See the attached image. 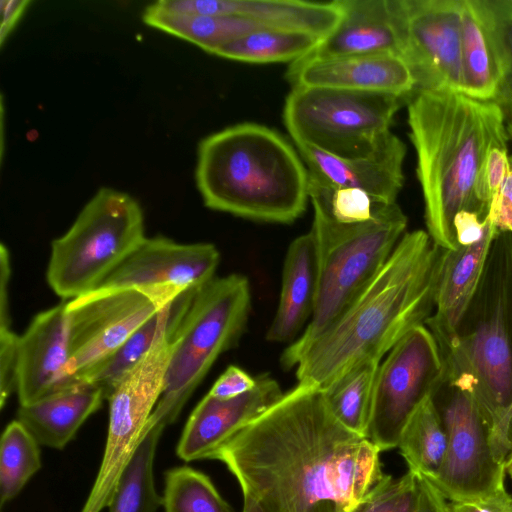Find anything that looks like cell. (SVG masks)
Wrapping results in <instances>:
<instances>
[{"mask_svg":"<svg viewBox=\"0 0 512 512\" xmlns=\"http://www.w3.org/2000/svg\"><path fill=\"white\" fill-rule=\"evenodd\" d=\"M220 252L212 243H178L156 236L144 240L99 288L196 290L215 276Z\"/></svg>","mask_w":512,"mask_h":512,"instance_id":"cell-15","label":"cell"},{"mask_svg":"<svg viewBox=\"0 0 512 512\" xmlns=\"http://www.w3.org/2000/svg\"><path fill=\"white\" fill-rule=\"evenodd\" d=\"M461 57V93L479 101L494 102L504 66L488 0H462Z\"/></svg>","mask_w":512,"mask_h":512,"instance_id":"cell-22","label":"cell"},{"mask_svg":"<svg viewBox=\"0 0 512 512\" xmlns=\"http://www.w3.org/2000/svg\"><path fill=\"white\" fill-rule=\"evenodd\" d=\"M162 506L164 512H234L211 479L189 466L165 472Z\"/></svg>","mask_w":512,"mask_h":512,"instance_id":"cell-34","label":"cell"},{"mask_svg":"<svg viewBox=\"0 0 512 512\" xmlns=\"http://www.w3.org/2000/svg\"><path fill=\"white\" fill-rule=\"evenodd\" d=\"M488 219L479 242L443 252L434 312L425 323L440 348L449 345L458 335L480 287L493 243L500 234Z\"/></svg>","mask_w":512,"mask_h":512,"instance_id":"cell-19","label":"cell"},{"mask_svg":"<svg viewBox=\"0 0 512 512\" xmlns=\"http://www.w3.org/2000/svg\"><path fill=\"white\" fill-rule=\"evenodd\" d=\"M181 294L167 289L97 288L67 301L68 360L54 392L78 383Z\"/></svg>","mask_w":512,"mask_h":512,"instance_id":"cell-10","label":"cell"},{"mask_svg":"<svg viewBox=\"0 0 512 512\" xmlns=\"http://www.w3.org/2000/svg\"><path fill=\"white\" fill-rule=\"evenodd\" d=\"M188 10L199 15L246 17L264 28L300 31L322 39L336 29L343 17L338 0H192Z\"/></svg>","mask_w":512,"mask_h":512,"instance_id":"cell-23","label":"cell"},{"mask_svg":"<svg viewBox=\"0 0 512 512\" xmlns=\"http://www.w3.org/2000/svg\"><path fill=\"white\" fill-rule=\"evenodd\" d=\"M323 39L300 31L262 28L218 47L212 54L248 63L295 62Z\"/></svg>","mask_w":512,"mask_h":512,"instance_id":"cell-31","label":"cell"},{"mask_svg":"<svg viewBox=\"0 0 512 512\" xmlns=\"http://www.w3.org/2000/svg\"><path fill=\"white\" fill-rule=\"evenodd\" d=\"M507 132L509 140L512 142V121H506Z\"/></svg>","mask_w":512,"mask_h":512,"instance_id":"cell-45","label":"cell"},{"mask_svg":"<svg viewBox=\"0 0 512 512\" xmlns=\"http://www.w3.org/2000/svg\"><path fill=\"white\" fill-rule=\"evenodd\" d=\"M286 79L291 88L320 87L380 92L411 98L414 76L396 54H368L332 58L305 56L290 63Z\"/></svg>","mask_w":512,"mask_h":512,"instance_id":"cell-16","label":"cell"},{"mask_svg":"<svg viewBox=\"0 0 512 512\" xmlns=\"http://www.w3.org/2000/svg\"><path fill=\"white\" fill-rule=\"evenodd\" d=\"M444 249L427 231L406 232L342 313L300 349L284 350L298 384L326 390L353 368L383 357L433 314Z\"/></svg>","mask_w":512,"mask_h":512,"instance_id":"cell-2","label":"cell"},{"mask_svg":"<svg viewBox=\"0 0 512 512\" xmlns=\"http://www.w3.org/2000/svg\"><path fill=\"white\" fill-rule=\"evenodd\" d=\"M447 432L433 397L426 398L405 423L397 448L408 469L433 481L444 462Z\"/></svg>","mask_w":512,"mask_h":512,"instance_id":"cell-28","label":"cell"},{"mask_svg":"<svg viewBox=\"0 0 512 512\" xmlns=\"http://www.w3.org/2000/svg\"><path fill=\"white\" fill-rule=\"evenodd\" d=\"M283 394L279 383L268 374L258 376L255 388L236 398L221 400L207 393L186 422L176 448L178 457L186 462L211 459L232 436Z\"/></svg>","mask_w":512,"mask_h":512,"instance_id":"cell-17","label":"cell"},{"mask_svg":"<svg viewBox=\"0 0 512 512\" xmlns=\"http://www.w3.org/2000/svg\"><path fill=\"white\" fill-rule=\"evenodd\" d=\"M352 512H450V501L425 476L409 470L384 477Z\"/></svg>","mask_w":512,"mask_h":512,"instance_id":"cell-29","label":"cell"},{"mask_svg":"<svg viewBox=\"0 0 512 512\" xmlns=\"http://www.w3.org/2000/svg\"><path fill=\"white\" fill-rule=\"evenodd\" d=\"M104 400L105 395L98 386L76 383L33 403L20 405L17 420L40 445L63 449Z\"/></svg>","mask_w":512,"mask_h":512,"instance_id":"cell-25","label":"cell"},{"mask_svg":"<svg viewBox=\"0 0 512 512\" xmlns=\"http://www.w3.org/2000/svg\"><path fill=\"white\" fill-rule=\"evenodd\" d=\"M66 302L35 315L19 337L16 392L20 405L52 394L68 360Z\"/></svg>","mask_w":512,"mask_h":512,"instance_id":"cell-20","label":"cell"},{"mask_svg":"<svg viewBox=\"0 0 512 512\" xmlns=\"http://www.w3.org/2000/svg\"><path fill=\"white\" fill-rule=\"evenodd\" d=\"M507 146H496L490 149L480 173L477 193L482 203L489 206L510 168Z\"/></svg>","mask_w":512,"mask_h":512,"instance_id":"cell-37","label":"cell"},{"mask_svg":"<svg viewBox=\"0 0 512 512\" xmlns=\"http://www.w3.org/2000/svg\"><path fill=\"white\" fill-rule=\"evenodd\" d=\"M380 453L333 416L323 390L297 383L211 459L266 512H352L385 475Z\"/></svg>","mask_w":512,"mask_h":512,"instance_id":"cell-1","label":"cell"},{"mask_svg":"<svg viewBox=\"0 0 512 512\" xmlns=\"http://www.w3.org/2000/svg\"><path fill=\"white\" fill-rule=\"evenodd\" d=\"M445 382L446 365L436 338L425 324L413 328L379 365L368 439L381 451L396 448L411 414Z\"/></svg>","mask_w":512,"mask_h":512,"instance_id":"cell-11","label":"cell"},{"mask_svg":"<svg viewBox=\"0 0 512 512\" xmlns=\"http://www.w3.org/2000/svg\"><path fill=\"white\" fill-rule=\"evenodd\" d=\"M19 335L11 328L0 329V406L16 392Z\"/></svg>","mask_w":512,"mask_h":512,"instance_id":"cell-38","label":"cell"},{"mask_svg":"<svg viewBox=\"0 0 512 512\" xmlns=\"http://www.w3.org/2000/svg\"><path fill=\"white\" fill-rule=\"evenodd\" d=\"M450 512H512V495L503 488L484 498L450 502Z\"/></svg>","mask_w":512,"mask_h":512,"instance_id":"cell-42","label":"cell"},{"mask_svg":"<svg viewBox=\"0 0 512 512\" xmlns=\"http://www.w3.org/2000/svg\"><path fill=\"white\" fill-rule=\"evenodd\" d=\"M164 429L148 422L141 443L125 468L109 512H156L162 506L154 480V459L157 445Z\"/></svg>","mask_w":512,"mask_h":512,"instance_id":"cell-30","label":"cell"},{"mask_svg":"<svg viewBox=\"0 0 512 512\" xmlns=\"http://www.w3.org/2000/svg\"><path fill=\"white\" fill-rule=\"evenodd\" d=\"M194 292L195 290L183 292L153 315L117 351L89 370L78 383L87 382L98 386L107 400L117 384L156 343L175 330Z\"/></svg>","mask_w":512,"mask_h":512,"instance_id":"cell-26","label":"cell"},{"mask_svg":"<svg viewBox=\"0 0 512 512\" xmlns=\"http://www.w3.org/2000/svg\"><path fill=\"white\" fill-rule=\"evenodd\" d=\"M195 180L204 205L255 221L288 224L306 210L308 170L279 132L257 123L203 138Z\"/></svg>","mask_w":512,"mask_h":512,"instance_id":"cell-4","label":"cell"},{"mask_svg":"<svg viewBox=\"0 0 512 512\" xmlns=\"http://www.w3.org/2000/svg\"><path fill=\"white\" fill-rule=\"evenodd\" d=\"M402 58L417 91L461 93L462 0H399Z\"/></svg>","mask_w":512,"mask_h":512,"instance_id":"cell-14","label":"cell"},{"mask_svg":"<svg viewBox=\"0 0 512 512\" xmlns=\"http://www.w3.org/2000/svg\"><path fill=\"white\" fill-rule=\"evenodd\" d=\"M309 199L330 218L341 223L366 222L376 217L387 205L367 192L352 187H331L309 180ZM397 203V202H396Z\"/></svg>","mask_w":512,"mask_h":512,"instance_id":"cell-35","label":"cell"},{"mask_svg":"<svg viewBox=\"0 0 512 512\" xmlns=\"http://www.w3.org/2000/svg\"><path fill=\"white\" fill-rule=\"evenodd\" d=\"M39 445L17 419L11 421L4 429L0 442L1 505L16 497L41 468Z\"/></svg>","mask_w":512,"mask_h":512,"instance_id":"cell-33","label":"cell"},{"mask_svg":"<svg viewBox=\"0 0 512 512\" xmlns=\"http://www.w3.org/2000/svg\"><path fill=\"white\" fill-rule=\"evenodd\" d=\"M409 98L388 93L294 87L285 99L284 124L295 144L341 158L373 153L388 137Z\"/></svg>","mask_w":512,"mask_h":512,"instance_id":"cell-9","label":"cell"},{"mask_svg":"<svg viewBox=\"0 0 512 512\" xmlns=\"http://www.w3.org/2000/svg\"><path fill=\"white\" fill-rule=\"evenodd\" d=\"M498 34L504 74L494 102L503 110L506 121H512V0H488Z\"/></svg>","mask_w":512,"mask_h":512,"instance_id":"cell-36","label":"cell"},{"mask_svg":"<svg viewBox=\"0 0 512 512\" xmlns=\"http://www.w3.org/2000/svg\"><path fill=\"white\" fill-rule=\"evenodd\" d=\"M309 180L331 187L361 189L384 203H396L404 185L406 145L390 133L370 155L341 158L304 143L295 144Z\"/></svg>","mask_w":512,"mask_h":512,"instance_id":"cell-18","label":"cell"},{"mask_svg":"<svg viewBox=\"0 0 512 512\" xmlns=\"http://www.w3.org/2000/svg\"><path fill=\"white\" fill-rule=\"evenodd\" d=\"M510 159H511V161H512V155L510 156Z\"/></svg>","mask_w":512,"mask_h":512,"instance_id":"cell-48","label":"cell"},{"mask_svg":"<svg viewBox=\"0 0 512 512\" xmlns=\"http://www.w3.org/2000/svg\"><path fill=\"white\" fill-rule=\"evenodd\" d=\"M171 336L172 333L159 340L107 399L109 421L104 454L81 512H101L109 506L162 395L171 355Z\"/></svg>","mask_w":512,"mask_h":512,"instance_id":"cell-12","label":"cell"},{"mask_svg":"<svg viewBox=\"0 0 512 512\" xmlns=\"http://www.w3.org/2000/svg\"><path fill=\"white\" fill-rule=\"evenodd\" d=\"M144 214L131 195L100 188L70 228L52 241L46 279L72 300L101 286L145 238Z\"/></svg>","mask_w":512,"mask_h":512,"instance_id":"cell-8","label":"cell"},{"mask_svg":"<svg viewBox=\"0 0 512 512\" xmlns=\"http://www.w3.org/2000/svg\"><path fill=\"white\" fill-rule=\"evenodd\" d=\"M507 473L510 475V477L512 478V469L508 470Z\"/></svg>","mask_w":512,"mask_h":512,"instance_id":"cell-47","label":"cell"},{"mask_svg":"<svg viewBox=\"0 0 512 512\" xmlns=\"http://www.w3.org/2000/svg\"><path fill=\"white\" fill-rule=\"evenodd\" d=\"M483 283L474 300L472 325L462 324L453 341L440 348L446 365L445 384L469 390L489 431L494 456L506 465L512 451L508 413L512 405V318L506 280Z\"/></svg>","mask_w":512,"mask_h":512,"instance_id":"cell-6","label":"cell"},{"mask_svg":"<svg viewBox=\"0 0 512 512\" xmlns=\"http://www.w3.org/2000/svg\"><path fill=\"white\" fill-rule=\"evenodd\" d=\"M339 3L343 10L339 25L307 56L396 54L402 57L399 0H339Z\"/></svg>","mask_w":512,"mask_h":512,"instance_id":"cell-21","label":"cell"},{"mask_svg":"<svg viewBox=\"0 0 512 512\" xmlns=\"http://www.w3.org/2000/svg\"><path fill=\"white\" fill-rule=\"evenodd\" d=\"M407 104L427 233L437 246L455 250V215L488 214L478 181L490 149L507 146L506 117L495 102L454 91H417Z\"/></svg>","mask_w":512,"mask_h":512,"instance_id":"cell-3","label":"cell"},{"mask_svg":"<svg viewBox=\"0 0 512 512\" xmlns=\"http://www.w3.org/2000/svg\"><path fill=\"white\" fill-rule=\"evenodd\" d=\"M510 158V156H509ZM488 217L500 233L512 236V161L509 171L499 189L493 195L488 211Z\"/></svg>","mask_w":512,"mask_h":512,"instance_id":"cell-40","label":"cell"},{"mask_svg":"<svg viewBox=\"0 0 512 512\" xmlns=\"http://www.w3.org/2000/svg\"><path fill=\"white\" fill-rule=\"evenodd\" d=\"M381 362L363 363L323 390L333 416L350 431L367 437L373 390Z\"/></svg>","mask_w":512,"mask_h":512,"instance_id":"cell-32","label":"cell"},{"mask_svg":"<svg viewBox=\"0 0 512 512\" xmlns=\"http://www.w3.org/2000/svg\"><path fill=\"white\" fill-rule=\"evenodd\" d=\"M31 2L28 0H1V27H0V43H4L8 35L11 33L28 5Z\"/></svg>","mask_w":512,"mask_h":512,"instance_id":"cell-43","label":"cell"},{"mask_svg":"<svg viewBox=\"0 0 512 512\" xmlns=\"http://www.w3.org/2000/svg\"><path fill=\"white\" fill-rule=\"evenodd\" d=\"M448 386L449 397L438 407L448 445L442 467L432 481L450 502L475 500L505 488L506 465L492 451L489 431L473 394Z\"/></svg>","mask_w":512,"mask_h":512,"instance_id":"cell-13","label":"cell"},{"mask_svg":"<svg viewBox=\"0 0 512 512\" xmlns=\"http://www.w3.org/2000/svg\"><path fill=\"white\" fill-rule=\"evenodd\" d=\"M257 384V377L236 365L228 366L214 382L208 394L221 400H227L241 396Z\"/></svg>","mask_w":512,"mask_h":512,"instance_id":"cell-39","label":"cell"},{"mask_svg":"<svg viewBox=\"0 0 512 512\" xmlns=\"http://www.w3.org/2000/svg\"><path fill=\"white\" fill-rule=\"evenodd\" d=\"M512 469V452L509 454V456L506 459V470Z\"/></svg>","mask_w":512,"mask_h":512,"instance_id":"cell-46","label":"cell"},{"mask_svg":"<svg viewBox=\"0 0 512 512\" xmlns=\"http://www.w3.org/2000/svg\"><path fill=\"white\" fill-rule=\"evenodd\" d=\"M312 207L310 232L318 270L314 309L304 331L286 348L289 351L302 348L333 323L388 260L408 222L397 203L360 223L337 222Z\"/></svg>","mask_w":512,"mask_h":512,"instance_id":"cell-7","label":"cell"},{"mask_svg":"<svg viewBox=\"0 0 512 512\" xmlns=\"http://www.w3.org/2000/svg\"><path fill=\"white\" fill-rule=\"evenodd\" d=\"M242 512H266V510L254 497L247 493H243Z\"/></svg>","mask_w":512,"mask_h":512,"instance_id":"cell-44","label":"cell"},{"mask_svg":"<svg viewBox=\"0 0 512 512\" xmlns=\"http://www.w3.org/2000/svg\"><path fill=\"white\" fill-rule=\"evenodd\" d=\"M317 252L309 231L289 245L283 265L278 307L267 331L270 342H294L310 320L317 290Z\"/></svg>","mask_w":512,"mask_h":512,"instance_id":"cell-24","label":"cell"},{"mask_svg":"<svg viewBox=\"0 0 512 512\" xmlns=\"http://www.w3.org/2000/svg\"><path fill=\"white\" fill-rule=\"evenodd\" d=\"M146 25L195 44L208 53L262 29L257 22L235 15L169 13L147 6L142 15Z\"/></svg>","mask_w":512,"mask_h":512,"instance_id":"cell-27","label":"cell"},{"mask_svg":"<svg viewBox=\"0 0 512 512\" xmlns=\"http://www.w3.org/2000/svg\"><path fill=\"white\" fill-rule=\"evenodd\" d=\"M488 221V216L483 219L475 212H458L453 219L457 245L465 247L479 242L485 234Z\"/></svg>","mask_w":512,"mask_h":512,"instance_id":"cell-41","label":"cell"},{"mask_svg":"<svg viewBox=\"0 0 512 512\" xmlns=\"http://www.w3.org/2000/svg\"><path fill=\"white\" fill-rule=\"evenodd\" d=\"M251 311L248 279L214 277L189 300L171 336V355L162 395L150 417L163 429L178 418L214 362L236 346Z\"/></svg>","mask_w":512,"mask_h":512,"instance_id":"cell-5","label":"cell"}]
</instances>
